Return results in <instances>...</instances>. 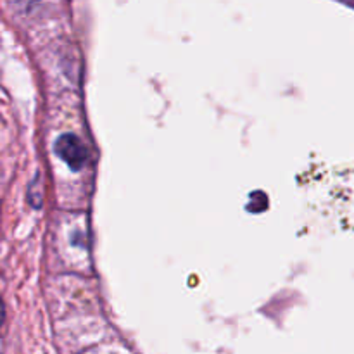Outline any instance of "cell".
Listing matches in <instances>:
<instances>
[{"mask_svg": "<svg viewBox=\"0 0 354 354\" xmlns=\"http://www.w3.org/2000/svg\"><path fill=\"white\" fill-rule=\"evenodd\" d=\"M55 152L61 159H64L68 162V166L71 169H80L83 165H85L86 158H88V152H86V147L82 144L76 135H62V137L57 138L55 142Z\"/></svg>", "mask_w": 354, "mask_h": 354, "instance_id": "6da1fadb", "label": "cell"}, {"mask_svg": "<svg viewBox=\"0 0 354 354\" xmlns=\"http://www.w3.org/2000/svg\"><path fill=\"white\" fill-rule=\"evenodd\" d=\"M3 320H6V306H3L2 297H0V327H2Z\"/></svg>", "mask_w": 354, "mask_h": 354, "instance_id": "7a4b0ae2", "label": "cell"}]
</instances>
